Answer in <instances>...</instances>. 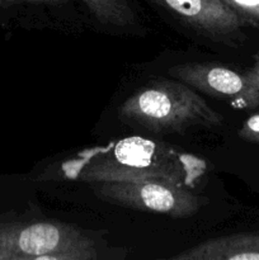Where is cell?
<instances>
[{"label":"cell","mask_w":259,"mask_h":260,"mask_svg":"<svg viewBox=\"0 0 259 260\" xmlns=\"http://www.w3.org/2000/svg\"><path fill=\"white\" fill-rule=\"evenodd\" d=\"M103 25L126 29L136 24V14L127 0H81Z\"/></svg>","instance_id":"ba28073f"},{"label":"cell","mask_w":259,"mask_h":260,"mask_svg":"<svg viewBox=\"0 0 259 260\" xmlns=\"http://www.w3.org/2000/svg\"><path fill=\"white\" fill-rule=\"evenodd\" d=\"M10 2H13V0H0V8H2L3 5L7 4V3H10Z\"/></svg>","instance_id":"4fadbf2b"},{"label":"cell","mask_w":259,"mask_h":260,"mask_svg":"<svg viewBox=\"0 0 259 260\" xmlns=\"http://www.w3.org/2000/svg\"><path fill=\"white\" fill-rule=\"evenodd\" d=\"M99 246L83 229L58 221L0 223V260H96Z\"/></svg>","instance_id":"3957f363"},{"label":"cell","mask_w":259,"mask_h":260,"mask_svg":"<svg viewBox=\"0 0 259 260\" xmlns=\"http://www.w3.org/2000/svg\"><path fill=\"white\" fill-rule=\"evenodd\" d=\"M206 38L222 43L240 42L245 23L221 0H154Z\"/></svg>","instance_id":"8992f818"},{"label":"cell","mask_w":259,"mask_h":260,"mask_svg":"<svg viewBox=\"0 0 259 260\" xmlns=\"http://www.w3.org/2000/svg\"><path fill=\"white\" fill-rule=\"evenodd\" d=\"M246 25L259 28V0H221Z\"/></svg>","instance_id":"9c48e42d"},{"label":"cell","mask_w":259,"mask_h":260,"mask_svg":"<svg viewBox=\"0 0 259 260\" xmlns=\"http://www.w3.org/2000/svg\"><path fill=\"white\" fill-rule=\"evenodd\" d=\"M118 116L157 134L212 128L223 121L195 89L179 80H155L142 86L118 107Z\"/></svg>","instance_id":"7a4b0ae2"},{"label":"cell","mask_w":259,"mask_h":260,"mask_svg":"<svg viewBox=\"0 0 259 260\" xmlns=\"http://www.w3.org/2000/svg\"><path fill=\"white\" fill-rule=\"evenodd\" d=\"M29 2H35V3H43V4H51V5H57L63 3L65 0H29Z\"/></svg>","instance_id":"7c38bea8"},{"label":"cell","mask_w":259,"mask_h":260,"mask_svg":"<svg viewBox=\"0 0 259 260\" xmlns=\"http://www.w3.org/2000/svg\"><path fill=\"white\" fill-rule=\"evenodd\" d=\"M91 185L94 194L103 202L173 218L192 217L207 203V198L189 188L163 180L101 182Z\"/></svg>","instance_id":"277c9868"},{"label":"cell","mask_w":259,"mask_h":260,"mask_svg":"<svg viewBox=\"0 0 259 260\" xmlns=\"http://www.w3.org/2000/svg\"><path fill=\"white\" fill-rule=\"evenodd\" d=\"M238 136L246 142L259 144V113L250 116L241 124Z\"/></svg>","instance_id":"30bf717a"},{"label":"cell","mask_w":259,"mask_h":260,"mask_svg":"<svg viewBox=\"0 0 259 260\" xmlns=\"http://www.w3.org/2000/svg\"><path fill=\"white\" fill-rule=\"evenodd\" d=\"M73 175L80 182L163 180L193 189L205 177L208 164L165 142L130 136L79 155Z\"/></svg>","instance_id":"6da1fadb"},{"label":"cell","mask_w":259,"mask_h":260,"mask_svg":"<svg viewBox=\"0 0 259 260\" xmlns=\"http://www.w3.org/2000/svg\"><path fill=\"white\" fill-rule=\"evenodd\" d=\"M169 75L235 109L259 108V94L245 74L228 66L213 62L179 63L169 69Z\"/></svg>","instance_id":"5b68a950"},{"label":"cell","mask_w":259,"mask_h":260,"mask_svg":"<svg viewBox=\"0 0 259 260\" xmlns=\"http://www.w3.org/2000/svg\"><path fill=\"white\" fill-rule=\"evenodd\" d=\"M173 260H259V233H239L208 239Z\"/></svg>","instance_id":"52a82bcc"},{"label":"cell","mask_w":259,"mask_h":260,"mask_svg":"<svg viewBox=\"0 0 259 260\" xmlns=\"http://www.w3.org/2000/svg\"><path fill=\"white\" fill-rule=\"evenodd\" d=\"M244 74H245L248 80L250 81L251 85L254 86V89H255L259 94V53L254 55L253 65H251V68L249 69V70H246Z\"/></svg>","instance_id":"8fae6325"}]
</instances>
